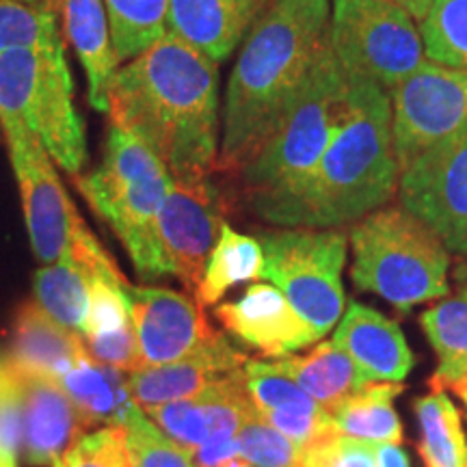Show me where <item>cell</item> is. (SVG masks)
I'll list each match as a JSON object with an SVG mask.
<instances>
[{
  "instance_id": "3957f363",
  "label": "cell",
  "mask_w": 467,
  "mask_h": 467,
  "mask_svg": "<svg viewBox=\"0 0 467 467\" xmlns=\"http://www.w3.org/2000/svg\"><path fill=\"white\" fill-rule=\"evenodd\" d=\"M331 0H271L225 89L217 171L241 173L268 141L329 39Z\"/></svg>"
},
{
  "instance_id": "52a82bcc",
  "label": "cell",
  "mask_w": 467,
  "mask_h": 467,
  "mask_svg": "<svg viewBox=\"0 0 467 467\" xmlns=\"http://www.w3.org/2000/svg\"><path fill=\"white\" fill-rule=\"evenodd\" d=\"M0 119L20 121L67 173L83 169L85 128L74 107L66 48L0 55Z\"/></svg>"
},
{
  "instance_id": "ab89813d",
  "label": "cell",
  "mask_w": 467,
  "mask_h": 467,
  "mask_svg": "<svg viewBox=\"0 0 467 467\" xmlns=\"http://www.w3.org/2000/svg\"><path fill=\"white\" fill-rule=\"evenodd\" d=\"M396 7H400L405 14H409L413 20H424V16L429 14L433 0H389Z\"/></svg>"
},
{
  "instance_id": "7dc6e473",
  "label": "cell",
  "mask_w": 467,
  "mask_h": 467,
  "mask_svg": "<svg viewBox=\"0 0 467 467\" xmlns=\"http://www.w3.org/2000/svg\"><path fill=\"white\" fill-rule=\"evenodd\" d=\"M3 459H5V457H3Z\"/></svg>"
},
{
  "instance_id": "9a60e30c",
  "label": "cell",
  "mask_w": 467,
  "mask_h": 467,
  "mask_svg": "<svg viewBox=\"0 0 467 467\" xmlns=\"http://www.w3.org/2000/svg\"><path fill=\"white\" fill-rule=\"evenodd\" d=\"M214 317L225 331L271 359L320 340L318 331L290 306L284 292L268 284H254L238 301L214 309Z\"/></svg>"
},
{
  "instance_id": "2e32d148",
  "label": "cell",
  "mask_w": 467,
  "mask_h": 467,
  "mask_svg": "<svg viewBox=\"0 0 467 467\" xmlns=\"http://www.w3.org/2000/svg\"><path fill=\"white\" fill-rule=\"evenodd\" d=\"M148 416L161 431L192 452L206 443L232 440L255 413L243 372L221 381L192 399L173 400L148 409Z\"/></svg>"
},
{
  "instance_id": "9c48e42d",
  "label": "cell",
  "mask_w": 467,
  "mask_h": 467,
  "mask_svg": "<svg viewBox=\"0 0 467 467\" xmlns=\"http://www.w3.org/2000/svg\"><path fill=\"white\" fill-rule=\"evenodd\" d=\"M329 46L344 72L385 91L426 58L413 17L389 0H331Z\"/></svg>"
},
{
  "instance_id": "83f0119b",
  "label": "cell",
  "mask_w": 467,
  "mask_h": 467,
  "mask_svg": "<svg viewBox=\"0 0 467 467\" xmlns=\"http://www.w3.org/2000/svg\"><path fill=\"white\" fill-rule=\"evenodd\" d=\"M402 392L405 383L379 381L364 385L331 411L336 433L370 443H400L402 422L394 409V400Z\"/></svg>"
},
{
  "instance_id": "7bdbcfd3",
  "label": "cell",
  "mask_w": 467,
  "mask_h": 467,
  "mask_svg": "<svg viewBox=\"0 0 467 467\" xmlns=\"http://www.w3.org/2000/svg\"><path fill=\"white\" fill-rule=\"evenodd\" d=\"M459 399L463 400V405H465V411H467V389H465V392H461V394H459Z\"/></svg>"
},
{
  "instance_id": "ee69618b",
  "label": "cell",
  "mask_w": 467,
  "mask_h": 467,
  "mask_svg": "<svg viewBox=\"0 0 467 467\" xmlns=\"http://www.w3.org/2000/svg\"><path fill=\"white\" fill-rule=\"evenodd\" d=\"M52 467H66V465H63V461H61V459H57L55 463H52Z\"/></svg>"
},
{
  "instance_id": "30bf717a",
  "label": "cell",
  "mask_w": 467,
  "mask_h": 467,
  "mask_svg": "<svg viewBox=\"0 0 467 467\" xmlns=\"http://www.w3.org/2000/svg\"><path fill=\"white\" fill-rule=\"evenodd\" d=\"M400 206L467 258V126L399 165Z\"/></svg>"
},
{
  "instance_id": "4316f807",
  "label": "cell",
  "mask_w": 467,
  "mask_h": 467,
  "mask_svg": "<svg viewBox=\"0 0 467 467\" xmlns=\"http://www.w3.org/2000/svg\"><path fill=\"white\" fill-rule=\"evenodd\" d=\"M262 271H265V251L258 238L238 234L223 221L195 288L197 306H214L234 285L260 279Z\"/></svg>"
},
{
  "instance_id": "4fadbf2b",
  "label": "cell",
  "mask_w": 467,
  "mask_h": 467,
  "mask_svg": "<svg viewBox=\"0 0 467 467\" xmlns=\"http://www.w3.org/2000/svg\"><path fill=\"white\" fill-rule=\"evenodd\" d=\"M399 165L467 126V69L429 61L388 91Z\"/></svg>"
},
{
  "instance_id": "e575fe53",
  "label": "cell",
  "mask_w": 467,
  "mask_h": 467,
  "mask_svg": "<svg viewBox=\"0 0 467 467\" xmlns=\"http://www.w3.org/2000/svg\"><path fill=\"white\" fill-rule=\"evenodd\" d=\"M238 454L255 467H301L303 448L273 429L258 411L236 433Z\"/></svg>"
},
{
  "instance_id": "8d00e7d4",
  "label": "cell",
  "mask_w": 467,
  "mask_h": 467,
  "mask_svg": "<svg viewBox=\"0 0 467 467\" xmlns=\"http://www.w3.org/2000/svg\"><path fill=\"white\" fill-rule=\"evenodd\" d=\"M301 467H377V443L331 433L303 448Z\"/></svg>"
},
{
  "instance_id": "484cf974",
  "label": "cell",
  "mask_w": 467,
  "mask_h": 467,
  "mask_svg": "<svg viewBox=\"0 0 467 467\" xmlns=\"http://www.w3.org/2000/svg\"><path fill=\"white\" fill-rule=\"evenodd\" d=\"M426 340L433 347L437 368L429 379L431 392L467 389V285L420 314Z\"/></svg>"
},
{
  "instance_id": "f1b7e54d",
  "label": "cell",
  "mask_w": 467,
  "mask_h": 467,
  "mask_svg": "<svg viewBox=\"0 0 467 467\" xmlns=\"http://www.w3.org/2000/svg\"><path fill=\"white\" fill-rule=\"evenodd\" d=\"M420 422L418 451L426 467H465L467 437L463 420L446 392H431L413 402Z\"/></svg>"
},
{
  "instance_id": "60d3db41",
  "label": "cell",
  "mask_w": 467,
  "mask_h": 467,
  "mask_svg": "<svg viewBox=\"0 0 467 467\" xmlns=\"http://www.w3.org/2000/svg\"><path fill=\"white\" fill-rule=\"evenodd\" d=\"M11 375V368H9V361L0 355V385H3L5 381H7Z\"/></svg>"
},
{
  "instance_id": "d4e9b609",
  "label": "cell",
  "mask_w": 467,
  "mask_h": 467,
  "mask_svg": "<svg viewBox=\"0 0 467 467\" xmlns=\"http://www.w3.org/2000/svg\"><path fill=\"white\" fill-rule=\"evenodd\" d=\"M268 364L279 375L292 379L329 413L342 400L370 383L353 364V359L334 342H323L306 355H285Z\"/></svg>"
},
{
  "instance_id": "5b68a950",
  "label": "cell",
  "mask_w": 467,
  "mask_h": 467,
  "mask_svg": "<svg viewBox=\"0 0 467 467\" xmlns=\"http://www.w3.org/2000/svg\"><path fill=\"white\" fill-rule=\"evenodd\" d=\"M89 206L110 225L143 279L156 277V217L171 173L141 139L110 121L107 150L96 171L76 178Z\"/></svg>"
},
{
  "instance_id": "836d02e7",
  "label": "cell",
  "mask_w": 467,
  "mask_h": 467,
  "mask_svg": "<svg viewBox=\"0 0 467 467\" xmlns=\"http://www.w3.org/2000/svg\"><path fill=\"white\" fill-rule=\"evenodd\" d=\"M244 388H247L249 400L258 416L284 411V409H307L318 405L292 379L273 370L268 361L249 359L244 364Z\"/></svg>"
},
{
  "instance_id": "7a4b0ae2",
  "label": "cell",
  "mask_w": 467,
  "mask_h": 467,
  "mask_svg": "<svg viewBox=\"0 0 467 467\" xmlns=\"http://www.w3.org/2000/svg\"><path fill=\"white\" fill-rule=\"evenodd\" d=\"M347 74V72H344ZM348 78V107L340 130L301 180L249 200L258 217L282 227L336 230L388 206L399 184L392 107L383 87Z\"/></svg>"
},
{
  "instance_id": "5bb4252c",
  "label": "cell",
  "mask_w": 467,
  "mask_h": 467,
  "mask_svg": "<svg viewBox=\"0 0 467 467\" xmlns=\"http://www.w3.org/2000/svg\"><path fill=\"white\" fill-rule=\"evenodd\" d=\"M126 296L141 368L189 358L219 334L210 327L202 307L180 292L128 285Z\"/></svg>"
},
{
  "instance_id": "bcb514c9",
  "label": "cell",
  "mask_w": 467,
  "mask_h": 467,
  "mask_svg": "<svg viewBox=\"0 0 467 467\" xmlns=\"http://www.w3.org/2000/svg\"><path fill=\"white\" fill-rule=\"evenodd\" d=\"M465 467H467V465H465Z\"/></svg>"
},
{
  "instance_id": "603a6c76",
  "label": "cell",
  "mask_w": 467,
  "mask_h": 467,
  "mask_svg": "<svg viewBox=\"0 0 467 467\" xmlns=\"http://www.w3.org/2000/svg\"><path fill=\"white\" fill-rule=\"evenodd\" d=\"M69 46L87 72V100L109 113V89L117 74L109 16L102 0H55Z\"/></svg>"
},
{
  "instance_id": "e0dca14e",
  "label": "cell",
  "mask_w": 467,
  "mask_h": 467,
  "mask_svg": "<svg viewBox=\"0 0 467 467\" xmlns=\"http://www.w3.org/2000/svg\"><path fill=\"white\" fill-rule=\"evenodd\" d=\"M247 361V355L219 331L213 340L189 358L130 372L128 385H130L134 402L141 405L143 411H148L151 407L192 399L206 392L213 385L243 372Z\"/></svg>"
},
{
  "instance_id": "1f68e13d",
  "label": "cell",
  "mask_w": 467,
  "mask_h": 467,
  "mask_svg": "<svg viewBox=\"0 0 467 467\" xmlns=\"http://www.w3.org/2000/svg\"><path fill=\"white\" fill-rule=\"evenodd\" d=\"M420 37L429 61L467 69V0H433L420 20Z\"/></svg>"
},
{
  "instance_id": "8992f818",
  "label": "cell",
  "mask_w": 467,
  "mask_h": 467,
  "mask_svg": "<svg viewBox=\"0 0 467 467\" xmlns=\"http://www.w3.org/2000/svg\"><path fill=\"white\" fill-rule=\"evenodd\" d=\"M348 107V78L329 39L268 141L241 171L247 202L301 180L334 141Z\"/></svg>"
},
{
  "instance_id": "cb8c5ba5",
  "label": "cell",
  "mask_w": 467,
  "mask_h": 467,
  "mask_svg": "<svg viewBox=\"0 0 467 467\" xmlns=\"http://www.w3.org/2000/svg\"><path fill=\"white\" fill-rule=\"evenodd\" d=\"M57 383L78 409L85 426H121L139 409L124 372L93 359L87 348Z\"/></svg>"
},
{
  "instance_id": "6da1fadb",
  "label": "cell",
  "mask_w": 467,
  "mask_h": 467,
  "mask_svg": "<svg viewBox=\"0 0 467 467\" xmlns=\"http://www.w3.org/2000/svg\"><path fill=\"white\" fill-rule=\"evenodd\" d=\"M110 121L148 145L171 173L213 175L219 159V67L169 31L117 69Z\"/></svg>"
},
{
  "instance_id": "7c38bea8",
  "label": "cell",
  "mask_w": 467,
  "mask_h": 467,
  "mask_svg": "<svg viewBox=\"0 0 467 467\" xmlns=\"http://www.w3.org/2000/svg\"><path fill=\"white\" fill-rule=\"evenodd\" d=\"M0 130L20 189L31 247L39 262L55 265L67 251L76 225L83 219L39 139L16 119H0Z\"/></svg>"
},
{
  "instance_id": "8fae6325",
  "label": "cell",
  "mask_w": 467,
  "mask_h": 467,
  "mask_svg": "<svg viewBox=\"0 0 467 467\" xmlns=\"http://www.w3.org/2000/svg\"><path fill=\"white\" fill-rule=\"evenodd\" d=\"M225 202L213 175L171 178L156 217V277L173 275L195 292L223 223Z\"/></svg>"
},
{
  "instance_id": "f6af8a7d",
  "label": "cell",
  "mask_w": 467,
  "mask_h": 467,
  "mask_svg": "<svg viewBox=\"0 0 467 467\" xmlns=\"http://www.w3.org/2000/svg\"><path fill=\"white\" fill-rule=\"evenodd\" d=\"M26 3H35V0H26Z\"/></svg>"
},
{
  "instance_id": "277c9868",
  "label": "cell",
  "mask_w": 467,
  "mask_h": 467,
  "mask_svg": "<svg viewBox=\"0 0 467 467\" xmlns=\"http://www.w3.org/2000/svg\"><path fill=\"white\" fill-rule=\"evenodd\" d=\"M348 243L355 288L379 295L402 314L451 290V251L402 206L379 208L353 223Z\"/></svg>"
},
{
  "instance_id": "ac0fdd59",
  "label": "cell",
  "mask_w": 467,
  "mask_h": 467,
  "mask_svg": "<svg viewBox=\"0 0 467 467\" xmlns=\"http://www.w3.org/2000/svg\"><path fill=\"white\" fill-rule=\"evenodd\" d=\"M331 342L370 383H402L416 364L399 323L359 301H350L344 309Z\"/></svg>"
},
{
  "instance_id": "d6a6232c",
  "label": "cell",
  "mask_w": 467,
  "mask_h": 467,
  "mask_svg": "<svg viewBox=\"0 0 467 467\" xmlns=\"http://www.w3.org/2000/svg\"><path fill=\"white\" fill-rule=\"evenodd\" d=\"M128 467H197L192 454L145 416L141 407L119 426Z\"/></svg>"
},
{
  "instance_id": "44dd1931",
  "label": "cell",
  "mask_w": 467,
  "mask_h": 467,
  "mask_svg": "<svg viewBox=\"0 0 467 467\" xmlns=\"http://www.w3.org/2000/svg\"><path fill=\"white\" fill-rule=\"evenodd\" d=\"M271 0H171L169 31L213 61H225Z\"/></svg>"
},
{
  "instance_id": "7402d4cb",
  "label": "cell",
  "mask_w": 467,
  "mask_h": 467,
  "mask_svg": "<svg viewBox=\"0 0 467 467\" xmlns=\"http://www.w3.org/2000/svg\"><path fill=\"white\" fill-rule=\"evenodd\" d=\"M83 353V337L52 320L33 299L17 307L7 359L17 375H37L57 381Z\"/></svg>"
},
{
  "instance_id": "f546056e",
  "label": "cell",
  "mask_w": 467,
  "mask_h": 467,
  "mask_svg": "<svg viewBox=\"0 0 467 467\" xmlns=\"http://www.w3.org/2000/svg\"><path fill=\"white\" fill-rule=\"evenodd\" d=\"M109 16L117 63L141 55L169 33L171 0H102Z\"/></svg>"
},
{
  "instance_id": "4dcf8cb0",
  "label": "cell",
  "mask_w": 467,
  "mask_h": 467,
  "mask_svg": "<svg viewBox=\"0 0 467 467\" xmlns=\"http://www.w3.org/2000/svg\"><path fill=\"white\" fill-rule=\"evenodd\" d=\"M66 48L55 0H0V55L14 50Z\"/></svg>"
},
{
  "instance_id": "b9f144b4",
  "label": "cell",
  "mask_w": 467,
  "mask_h": 467,
  "mask_svg": "<svg viewBox=\"0 0 467 467\" xmlns=\"http://www.w3.org/2000/svg\"><path fill=\"white\" fill-rule=\"evenodd\" d=\"M0 467H16V461H9V459L0 457Z\"/></svg>"
},
{
  "instance_id": "f35d334b",
  "label": "cell",
  "mask_w": 467,
  "mask_h": 467,
  "mask_svg": "<svg viewBox=\"0 0 467 467\" xmlns=\"http://www.w3.org/2000/svg\"><path fill=\"white\" fill-rule=\"evenodd\" d=\"M377 467H411L400 443H377Z\"/></svg>"
},
{
  "instance_id": "ffe728a7",
  "label": "cell",
  "mask_w": 467,
  "mask_h": 467,
  "mask_svg": "<svg viewBox=\"0 0 467 467\" xmlns=\"http://www.w3.org/2000/svg\"><path fill=\"white\" fill-rule=\"evenodd\" d=\"M22 389V452L28 463L52 465L87 429L78 409L55 379L17 375Z\"/></svg>"
},
{
  "instance_id": "74e56055",
  "label": "cell",
  "mask_w": 467,
  "mask_h": 467,
  "mask_svg": "<svg viewBox=\"0 0 467 467\" xmlns=\"http://www.w3.org/2000/svg\"><path fill=\"white\" fill-rule=\"evenodd\" d=\"M191 454L192 459H195L197 467H225L234 457H241V454H238L236 437L206 443V446L197 448V451H192Z\"/></svg>"
},
{
  "instance_id": "d6986e66",
  "label": "cell",
  "mask_w": 467,
  "mask_h": 467,
  "mask_svg": "<svg viewBox=\"0 0 467 467\" xmlns=\"http://www.w3.org/2000/svg\"><path fill=\"white\" fill-rule=\"evenodd\" d=\"M128 285L130 284L121 275L110 255L98 262L91 275L89 314L80 337L93 359L130 375L141 364H139L137 336L128 309Z\"/></svg>"
},
{
  "instance_id": "ba28073f",
  "label": "cell",
  "mask_w": 467,
  "mask_h": 467,
  "mask_svg": "<svg viewBox=\"0 0 467 467\" xmlns=\"http://www.w3.org/2000/svg\"><path fill=\"white\" fill-rule=\"evenodd\" d=\"M265 251L262 277L284 292L290 306L318 336L336 329L344 314L342 275L347 266L348 238L340 230L285 227L260 234Z\"/></svg>"
},
{
  "instance_id": "d590c367",
  "label": "cell",
  "mask_w": 467,
  "mask_h": 467,
  "mask_svg": "<svg viewBox=\"0 0 467 467\" xmlns=\"http://www.w3.org/2000/svg\"><path fill=\"white\" fill-rule=\"evenodd\" d=\"M61 461L66 467H128L124 431L119 426H100L93 433L80 435Z\"/></svg>"
}]
</instances>
